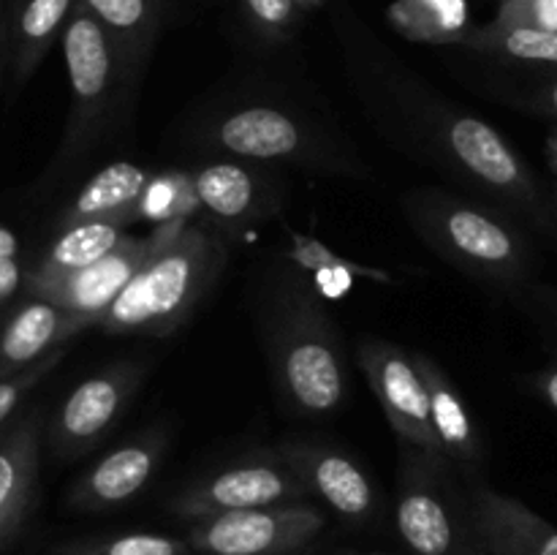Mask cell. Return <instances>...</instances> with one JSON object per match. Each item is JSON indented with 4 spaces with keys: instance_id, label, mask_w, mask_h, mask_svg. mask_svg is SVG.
<instances>
[{
    "instance_id": "obj_1",
    "label": "cell",
    "mask_w": 557,
    "mask_h": 555,
    "mask_svg": "<svg viewBox=\"0 0 557 555\" xmlns=\"http://www.w3.org/2000/svg\"><path fill=\"white\" fill-rule=\"evenodd\" d=\"M163 237L120 297L101 330L112 335H172L190 319L226 267V245L194 221L161 223Z\"/></svg>"
},
{
    "instance_id": "obj_2",
    "label": "cell",
    "mask_w": 557,
    "mask_h": 555,
    "mask_svg": "<svg viewBox=\"0 0 557 555\" xmlns=\"http://www.w3.org/2000/svg\"><path fill=\"white\" fill-rule=\"evenodd\" d=\"M267 354L277 392L292 411L326 417L348 392L346 357L330 313L305 288L277 297L267 321Z\"/></svg>"
},
{
    "instance_id": "obj_3",
    "label": "cell",
    "mask_w": 557,
    "mask_h": 555,
    "mask_svg": "<svg viewBox=\"0 0 557 555\" xmlns=\"http://www.w3.org/2000/svg\"><path fill=\"white\" fill-rule=\"evenodd\" d=\"M63 58L69 71L71 112L60 141L54 172L79 161L96 139L107 134L114 112L128 101V76L107 27L76 0L63 30Z\"/></svg>"
},
{
    "instance_id": "obj_4",
    "label": "cell",
    "mask_w": 557,
    "mask_h": 555,
    "mask_svg": "<svg viewBox=\"0 0 557 555\" xmlns=\"http://www.w3.org/2000/svg\"><path fill=\"white\" fill-rule=\"evenodd\" d=\"M408 218L419 234L460 270L495 286H517L525 281L531 250L504 218L441 190L413 194L408 199Z\"/></svg>"
},
{
    "instance_id": "obj_5",
    "label": "cell",
    "mask_w": 557,
    "mask_h": 555,
    "mask_svg": "<svg viewBox=\"0 0 557 555\" xmlns=\"http://www.w3.org/2000/svg\"><path fill=\"white\" fill-rule=\"evenodd\" d=\"M430 128L435 131V141L446 161H451V166L473 185L525 212L533 221H547L531 169L487 120L460 109H438L435 118L430 114Z\"/></svg>"
},
{
    "instance_id": "obj_6",
    "label": "cell",
    "mask_w": 557,
    "mask_h": 555,
    "mask_svg": "<svg viewBox=\"0 0 557 555\" xmlns=\"http://www.w3.org/2000/svg\"><path fill=\"white\" fill-rule=\"evenodd\" d=\"M321 528L324 515L294 501L199 520L190 528L188 544L199 555H288L319 536Z\"/></svg>"
},
{
    "instance_id": "obj_7",
    "label": "cell",
    "mask_w": 557,
    "mask_h": 555,
    "mask_svg": "<svg viewBox=\"0 0 557 555\" xmlns=\"http://www.w3.org/2000/svg\"><path fill=\"white\" fill-rule=\"evenodd\" d=\"M308 495L297 473L277 455L245 457L210 477L199 479L190 488L180 490L169 509L183 520H210L228 511L261 509V506L294 504Z\"/></svg>"
},
{
    "instance_id": "obj_8",
    "label": "cell",
    "mask_w": 557,
    "mask_h": 555,
    "mask_svg": "<svg viewBox=\"0 0 557 555\" xmlns=\"http://www.w3.org/2000/svg\"><path fill=\"white\" fill-rule=\"evenodd\" d=\"M207 139L215 150L237 156L243 161H281L326 166L335 161L330 147L297 114L272 103L234 107L212 120Z\"/></svg>"
},
{
    "instance_id": "obj_9",
    "label": "cell",
    "mask_w": 557,
    "mask_h": 555,
    "mask_svg": "<svg viewBox=\"0 0 557 555\" xmlns=\"http://www.w3.org/2000/svg\"><path fill=\"white\" fill-rule=\"evenodd\" d=\"M141 381H145V365L139 362L109 365L79 381L49 422L47 439L54 455L71 460L101 444L103 435H109V430L134 400Z\"/></svg>"
},
{
    "instance_id": "obj_10",
    "label": "cell",
    "mask_w": 557,
    "mask_h": 555,
    "mask_svg": "<svg viewBox=\"0 0 557 555\" xmlns=\"http://www.w3.org/2000/svg\"><path fill=\"white\" fill-rule=\"evenodd\" d=\"M163 237V226L147 237H128L117 245L109 256H103L96 264H87L82 270L69 272H38L27 270L25 292L27 297L47 299V303L60 305L74 313L92 316L101 324L109 305L120 297L131 278L139 272V267L150 259L152 250L158 248Z\"/></svg>"
},
{
    "instance_id": "obj_11",
    "label": "cell",
    "mask_w": 557,
    "mask_h": 555,
    "mask_svg": "<svg viewBox=\"0 0 557 555\" xmlns=\"http://www.w3.org/2000/svg\"><path fill=\"white\" fill-rule=\"evenodd\" d=\"M446 460L441 452H403L400 493H397V531L419 555H455L460 531L446 501Z\"/></svg>"
},
{
    "instance_id": "obj_12",
    "label": "cell",
    "mask_w": 557,
    "mask_h": 555,
    "mask_svg": "<svg viewBox=\"0 0 557 555\" xmlns=\"http://www.w3.org/2000/svg\"><path fill=\"white\" fill-rule=\"evenodd\" d=\"M357 359L386 422L392 424L403 446L441 452L430 422L428 390L411 354L389 341H362Z\"/></svg>"
},
{
    "instance_id": "obj_13",
    "label": "cell",
    "mask_w": 557,
    "mask_h": 555,
    "mask_svg": "<svg viewBox=\"0 0 557 555\" xmlns=\"http://www.w3.org/2000/svg\"><path fill=\"white\" fill-rule=\"evenodd\" d=\"M305 484L308 495H319L343 520L362 522L375 511L373 479L346 452L315 441H288L275 452Z\"/></svg>"
},
{
    "instance_id": "obj_14",
    "label": "cell",
    "mask_w": 557,
    "mask_h": 555,
    "mask_svg": "<svg viewBox=\"0 0 557 555\" xmlns=\"http://www.w3.org/2000/svg\"><path fill=\"white\" fill-rule=\"evenodd\" d=\"M163 455H166V435L158 430L136 435L128 444L92 462L76 479L69 493L71 506L82 511H107L128 504L152 482Z\"/></svg>"
},
{
    "instance_id": "obj_15",
    "label": "cell",
    "mask_w": 557,
    "mask_h": 555,
    "mask_svg": "<svg viewBox=\"0 0 557 555\" xmlns=\"http://www.w3.org/2000/svg\"><path fill=\"white\" fill-rule=\"evenodd\" d=\"M90 326H98L92 316L74 313L47 299L30 297L0 326V381L69 346L79 332Z\"/></svg>"
},
{
    "instance_id": "obj_16",
    "label": "cell",
    "mask_w": 557,
    "mask_h": 555,
    "mask_svg": "<svg viewBox=\"0 0 557 555\" xmlns=\"http://www.w3.org/2000/svg\"><path fill=\"white\" fill-rule=\"evenodd\" d=\"M41 471V428L36 414L0 428V550L20 536L36 501Z\"/></svg>"
},
{
    "instance_id": "obj_17",
    "label": "cell",
    "mask_w": 557,
    "mask_h": 555,
    "mask_svg": "<svg viewBox=\"0 0 557 555\" xmlns=\"http://www.w3.org/2000/svg\"><path fill=\"white\" fill-rule=\"evenodd\" d=\"M473 526L490 555H557V528L511 495L473 488Z\"/></svg>"
},
{
    "instance_id": "obj_18",
    "label": "cell",
    "mask_w": 557,
    "mask_h": 555,
    "mask_svg": "<svg viewBox=\"0 0 557 555\" xmlns=\"http://www.w3.org/2000/svg\"><path fill=\"white\" fill-rule=\"evenodd\" d=\"M150 180L152 172L139 163H107L71 199V205L60 215V229L87 221H109L128 229V223L139 221V199Z\"/></svg>"
},
{
    "instance_id": "obj_19",
    "label": "cell",
    "mask_w": 557,
    "mask_h": 555,
    "mask_svg": "<svg viewBox=\"0 0 557 555\" xmlns=\"http://www.w3.org/2000/svg\"><path fill=\"white\" fill-rule=\"evenodd\" d=\"M411 357L417 362L419 375H422L424 390H428L430 422H433L435 439H438L444 457L449 462H460V466H479L484 460L482 435H479L473 417L468 414L457 384L441 370L435 359L424 357V354H411Z\"/></svg>"
},
{
    "instance_id": "obj_20",
    "label": "cell",
    "mask_w": 557,
    "mask_h": 555,
    "mask_svg": "<svg viewBox=\"0 0 557 555\" xmlns=\"http://www.w3.org/2000/svg\"><path fill=\"white\" fill-rule=\"evenodd\" d=\"M201 210L226 223L256 221L264 215L272 194L261 174L239 161H210L190 169Z\"/></svg>"
},
{
    "instance_id": "obj_21",
    "label": "cell",
    "mask_w": 557,
    "mask_h": 555,
    "mask_svg": "<svg viewBox=\"0 0 557 555\" xmlns=\"http://www.w3.org/2000/svg\"><path fill=\"white\" fill-rule=\"evenodd\" d=\"M82 3L112 36L131 87L139 85L152 44L161 33L163 0H82Z\"/></svg>"
},
{
    "instance_id": "obj_22",
    "label": "cell",
    "mask_w": 557,
    "mask_h": 555,
    "mask_svg": "<svg viewBox=\"0 0 557 555\" xmlns=\"http://www.w3.org/2000/svg\"><path fill=\"white\" fill-rule=\"evenodd\" d=\"M76 0H11V74L25 85L63 36Z\"/></svg>"
},
{
    "instance_id": "obj_23",
    "label": "cell",
    "mask_w": 557,
    "mask_h": 555,
    "mask_svg": "<svg viewBox=\"0 0 557 555\" xmlns=\"http://www.w3.org/2000/svg\"><path fill=\"white\" fill-rule=\"evenodd\" d=\"M389 25L408 41L457 44L471 33L466 0H395L386 11Z\"/></svg>"
},
{
    "instance_id": "obj_24",
    "label": "cell",
    "mask_w": 557,
    "mask_h": 555,
    "mask_svg": "<svg viewBox=\"0 0 557 555\" xmlns=\"http://www.w3.org/2000/svg\"><path fill=\"white\" fill-rule=\"evenodd\" d=\"M128 237L123 226L109 221H87L76 226L60 229L58 237L49 243L41 259L30 267L38 272H69L96 264L103 256L112 254L123 239Z\"/></svg>"
},
{
    "instance_id": "obj_25",
    "label": "cell",
    "mask_w": 557,
    "mask_h": 555,
    "mask_svg": "<svg viewBox=\"0 0 557 555\" xmlns=\"http://www.w3.org/2000/svg\"><path fill=\"white\" fill-rule=\"evenodd\" d=\"M460 47L506 60V63L544 65V69L557 71V33L553 30L500 27L490 22L484 27H471V33L460 41Z\"/></svg>"
},
{
    "instance_id": "obj_26",
    "label": "cell",
    "mask_w": 557,
    "mask_h": 555,
    "mask_svg": "<svg viewBox=\"0 0 557 555\" xmlns=\"http://www.w3.org/2000/svg\"><path fill=\"white\" fill-rule=\"evenodd\" d=\"M201 210L196 196L190 169H166L152 174L150 185L139 199V221H152L156 226L174 221H190Z\"/></svg>"
},
{
    "instance_id": "obj_27",
    "label": "cell",
    "mask_w": 557,
    "mask_h": 555,
    "mask_svg": "<svg viewBox=\"0 0 557 555\" xmlns=\"http://www.w3.org/2000/svg\"><path fill=\"white\" fill-rule=\"evenodd\" d=\"M194 547L183 539L161 533H120V536L85 539L54 550V555H190Z\"/></svg>"
},
{
    "instance_id": "obj_28",
    "label": "cell",
    "mask_w": 557,
    "mask_h": 555,
    "mask_svg": "<svg viewBox=\"0 0 557 555\" xmlns=\"http://www.w3.org/2000/svg\"><path fill=\"white\" fill-rule=\"evenodd\" d=\"M65 351H69V346L58 348V351H52L49 357H44L41 362L25 368L22 373L9 375V379L0 381V428H5V424H9L11 414L22 406V400H25V397L30 395V392L36 390V386L41 384V381L47 379V375L52 373L60 362H63Z\"/></svg>"
},
{
    "instance_id": "obj_29",
    "label": "cell",
    "mask_w": 557,
    "mask_h": 555,
    "mask_svg": "<svg viewBox=\"0 0 557 555\" xmlns=\"http://www.w3.org/2000/svg\"><path fill=\"white\" fill-rule=\"evenodd\" d=\"M294 259L299 261V264L310 267V270H335L337 275H362V278H370V281H379V283H389L392 275H386V272L381 270H370V267H359L354 264V261H346L341 259L337 254H332L326 245L315 243L313 237H308V234H294Z\"/></svg>"
},
{
    "instance_id": "obj_30",
    "label": "cell",
    "mask_w": 557,
    "mask_h": 555,
    "mask_svg": "<svg viewBox=\"0 0 557 555\" xmlns=\"http://www.w3.org/2000/svg\"><path fill=\"white\" fill-rule=\"evenodd\" d=\"M493 22L500 27L557 33V0H504Z\"/></svg>"
},
{
    "instance_id": "obj_31",
    "label": "cell",
    "mask_w": 557,
    "mask_h": 555,
    "mask_svg": "<svg viewBox=\"0 0 557 555\" xmlns=\"http://www.w3.org/2000/svg\"><path fill=\"white\" fill-rule=\"evenodd\" d=\"M297 0H245L256 30L270 38H283L297 20Z\"/></svg>"
},
{
    "instance_id": "obj_32",
    "label": "cell",
    "mask_w": 557,
    "mask_h": 555,
    "mask_svg": "<svg viewBox=\"0 0 557 555\" xmlns=\"http://www.w3.org/2000/svg\"><path fill=\"white\" fill-rule=\"evenodd\" d=\"M528 103H531L536 112L553 114V118H557V71L555 74L544 76V79L533 87V92L528 96Z\"/></svg>"
},
{
    "instance_id": "obj_33",
    "label": "cell",
    "mask_w": 557,
    "mask_h": 555,
    "mask_svg": "<svg viewBox=\"0 0 557 555\" xmlns=\"http://www.w3.org/2000/svg\"><path fill=\"white\" fill-rule=\"evenodd\" d=\"M27 270L22 264V259H11L0 264V303L11 299L16 294V288H25Z\"/></svg>"
},
{
    "instance_id": "obj_34",
    "label": "cell",
    "mask_w": 557,
    "mask_h": 555,
    "mask_svg": "<svg viewBox=\"0 0 557 555\" xmlns=\"http://www.w3.org/2000/svg\"><path fill=\"white\" fill-rule=\"evenodd\" d=\"M533 390L544 397V403L553 411H557V362L547 365V368L533 375Z\"/></svg>"
},
{
    "instance_id": "obj_35",
    "label": "cell",
    "mask_w": 557,
    "mask_h": 555,
    "mask_svg": "<svg viewBox=\"0 0 557 555\" xmlns=\"http://www.w3.org/2000/svg\"><path fill=\"white\" fill-rule=\"evenodd\" d=\"M11 65V0H0V79Z\"/></svg>"
},
{
    "instance_id": "obj_36",
    "label": "cell",
    "mask_w": 557,
    "mask_h": 555,
    "mask_svg": "<svg viewBox=\"0 0 557 555\" xmlns=\"http://www.w3.org/2000/svg\"><path fill=\"white\" fill-rule=\"evenodd\" d=\"M11 259H20V239L9 226L0 223V264Z\"/></svg>"
},
{
    "instance_id": "obj_37",
    "label": "cell",
    "mask_w": 557,
    "mask_h": 555,
    "mask_svg": "<svg viewBox=\"0 0 557 555\" xmlns=\"http://www.w3.org/2000/svg\"><path fill=\"white\" fill-rule=\"evenodd\" d=\"M547 161L553 166V172L557 174V131L547 139Z\"/></svg>"
},
{
    "instance_id": "obj_38",
    "label": "cell",
    "mask_w": 557,
    "mask_h": 555,
    "mask_svg": "<svg viewBox=\"0 0 557 555\" xmlns=\"http://www.w3.org/2000/svg\"><path fill=\"white\" fill-rule=\"evenodd\" d=\"M299 5H305V9H315V5H321L324 0H297Z\"/></svg>"
}]
</instances>
